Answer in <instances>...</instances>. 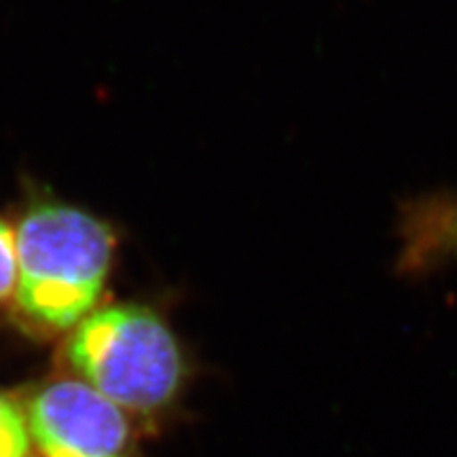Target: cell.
Instances as JSON below:
<instances>
[{"instance_id": "cell-4", "label": "cell", "mask_w": 457, "mask_h": 457, "mask_svg": "<svg viewBox=\"0 0 457 457\" xmlns=\"http://www.w3.org/2000/svg\"><path fill=\"white\" fill-rule=\"evenodd\" d=\"M30 453L32 438L24 411L0 394V457H30Z\"/></svg>"}, {"instance_id": "cell-5", "label": "cell", "mask_w": 457, "mask_h": 457, "mask_svg": "<svg viewBox=\"0 0 457 457\" xmlns=\"http://www.w3.org/2000/svg\"><path fill=\"white\" fill-rule=\"evenodd\" d=\"M17 288V239L7 220L0 219V303Z\"/></svg>"}, {"instance_id": "cell-1", "label": "cell", "mask_w": 457, "mask_h": 457, "mask_svg": "<svg viewBox=\"0 0 457 457\" xmlns=\"http://www.w3.org/2000/svg\"><path fill=\"white\" fill-rule=\"evenodd\" d=\"M17 312L34 328L72 330L94 312L114 256L112 228L81 208L38 204L21 216Z\"/></svg>"}, {"instance_id": "cell-3", "label": "cell", "mask_w": 457, "mask_h": 457, "mask_svg": "<svg viewBox=\"0 0 457 457\" xmlns=\"http://www.w3.org/2000/svg\"><path fill=\"white\" fill-rule=\"evenodd\" d=\"M26 424L41 457H129L131 428L121 407L83 384L57 379L28 400Z\"/></svg>"}, {"instance_id": "cell-2", "label": "cell", "mask_w": 457, "mask_h": 457, "mask_svg": "<svg viewBox=\"0 0 457 457\" xmlns=\"http://www.w3.org/2000/svg\"><path fill=\"white\" fill-rule=\"evenodd\" d=\"M64 358L72 373L136 413L174 409L191 379V360L168 320L146 305L94 310L72 328Z\"/></svg>"}]
</instances>
